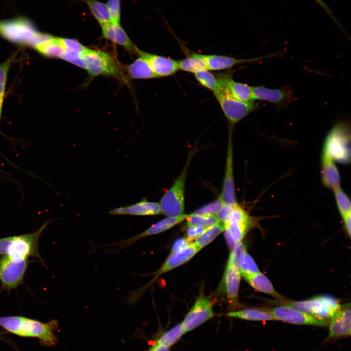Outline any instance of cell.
<instances>
[{
  "label": "cell",
  "instance_id": "cell-48",
  "mask_svg": "<svg viewBox=\"0 0 351 351\" xmlns=\"http://www.w3.org/2000/svg\"><path fill=\"white\" fill-rule=\"evenodd\" d=\"M224 235L227 242V244L231 250H232L234 249V248L236 246L237 244L234 242V241L232 239L231 237L230 236L227 230L224 229Z\"/></svg>",
  "mask_w": 351,
  "mask_h": 351
},
{
  "label": "cell",
  "instance_id": "cell-17",
  "mask_svg": "<svg viewBox=\"0 0 351 351\" xmlns=\"http://www.w3.org/2000/svg\"><path fill=\"white\" fill-rule=\"evenodd\" d=\"M232 136H229L227 151L225 173L222 190L220 196L224 203L233 205L236 203L233 168Z\"/></svg>",
  "mask_w": 351,
  "mask_h": 351
},
{
  "label": "cell",
  "instance_id": "cell-44",
  "mask_svg": "<svg viewBox=\"0 0 351 351\" xmlns=\"http://www.w3.org/2000/svg\"><path fill=\"white\" fill-rule=\"evenodd\" d=\"M205 228L206 227L202 226L188 227V229H187L186 238L189 242L197 238V237L204 231Z\"/></svg>",
  "mask_w": 351,
  "mask_h": 351
},
{
  "label": "cell",
  "instance_id": "cell-29",
  "mask_svg": "<svg viewBox=\"0 0 351 351\" xmlns=\"http://www.w3.org/2000/svg\"><path fill=\"white\" fill-rule=\"evenodd\" d=\"M80 0L87 5L91 14L100 25L112 22L106 4L97 0Z\"/></svg>",
  "mask_w": 351,
  "mask_h": 351
},
{
  "label": "cell",
  "instance_id": "cell-28",
  "mask_svg": "<svg viewBox=\"0 0 351 351\" xmlns=\"http://www.w3.org/2000/svg\"><path fill=\"white\" fill-rule=\"evenodd\" d=\"M178 64L179 70L186 72L194 73L197 71L207 70L205 55L195 52H191L185 58L178 61Z\"/></svg>",
  "mask_w": 351,
  "mask_h": 351
},
{
  "label": "cell",
  "instance_id": "cell-38",
  "mask_svg": "<svg viewBox=\"0 0 351 351\" xmlns=\"http://www.w3.org/2000/svg\"><path fill=\"white\" fill-rule=\"evenodd\" d=\"M223 203V202L219 196L216 200L198 209L192 213L194 214L203 216L216 215Z\"/></svg>",
  "mask_w": 351,
  "mask_h": 351
},
{
  "label": "cell",
  "instance_id": "cell-41",
  "mask_svg": "<svg viewBox=\"0 0 351 351\" xmlns=\"http://www.w3.org/2000/svg\"><path fill=\"white\" fill-rule=\"evenodd\" d=\"M65 51H70L82 54L86 47L78 40L64 38H59Z\"/></svg>",
  "mask_w": 351,
  "mask_h": 351
},
{
  "label": "cell",
  "instance_id": "cell-13",
  "mask_svg": "<svg viewBox=\"0 0 351 351\" xmlns=\"http://www.w3.org/2000/svg\"><path fill=\"white\" fill-rule=\"evenodd\" d=\"M214 315L211 301L202 295L189 311L181 324L186 333L202 325Z\"/></svg>",
  "mask_w": 351,
  "mask_h": 351
},
{
  "label": "cell",
  "instance_id": "cell-42",
  "mask_svg": "<svg viewBox=\"0 0 351 351\" xmlns=\"http://www.w3.org/2000/svg\"><path fill=\"white\" fill-rule=\"evenodd\" d=\"M82 54L78 52L65 51L61 58L77 66L85 69Z\"/></svg>",
  "mask_w": 351,
  "mask_h": 351
},
{
  "label": "cell",
  "instance_id": "cell-24",
  "mask_svg": "<svg viewBox=\"0 0 351 351\" xmlns=\"http://www.w3.org/2000/svg\"><path fill=\"white\" fill-rule=\"evenodd\" d=\"M243 277L250 286L257 291L281 300L284 299L275 290L269 279L260 271Z\"/></svg>",
  "mask_w": 351,
  "mask_h": 351
},
{
  "label": "cell",
  "instance_id": "cell-45",
  "mask_svg": "<svg viewBox=\"0 0 351 351\" xmlns=\"http://www.w3.org/2000/svg\"><path fill=\"white\" fill-rule=\"evenodd\" d=\"M189 243L190 242L186 238H179L176 239L172 245L171 254L186 247Z\"/></svg>",
  "mask_w": 351,
  "mask_h": 351
},
{
  "label": "cell",
  "instance_id": "cell-1",
  "mask_svg": "<svg viewBox=\"0 0 351 351\" xmlns=\"http://www.w3.org/2000/svg\"><path fill=\"white\" fill-rule=\"evenodd\" d=\"M0 326L7 333L18 336L37 338L43 346H54L57 343L54 332L58 323L55 320L42 322L21 316H0Z\"/></svg>",
  "mask_w": 351,
  "mask_h": 351
},
{
  "label": "cell",
  "instance_id": "cell-52",
  "mask_svg": "<svg viewBox=\"0 0 351 351\" xmlns=\"http://www.w3.org/2000/svg\"></svg>",
  "mask_w": 351,
  "mask_h": 351
},
{
  "label": "cell",
  "instance_id": "cell-6",
  "mask_svg": "<svg viewBox=\"0 0 351 351\" xmlns=\"http://www.w3.org/2000/svg\"><path fill=\"white\" fill-rule=\"evenodd\" d=\"M47 224L45 223L33 233L9 237L5 255L19 260H28L31 257H34L42 261L39 252V242L41 234Z\"/></svg>",
  "mask_w": 351,
  "mask_h": 351
},
{
  "label": "cell",
  "instance_id": "cell-3",
  "mask_svg": "<svg viewBox=\"0 0 351 351\" xmlns=\"http://www.w3.org/2000/svg\"><path fill=\"white\" fill-rule=\"evenodd\" d=\"M350 133L348 126L342 123L333 127L328 134L323 145L322 154L342 164L350 162Z\"/></svg>",
  "mask_w": 351,
  "mask_h": 351
},
{
  "label": "cell",
  "instance_id": "cell-23",
  "mask_svg": "<svg viewBox=\"0 0 351 351\" xmlns=\"http://www.w3.org/2000/svg\"><path fill=\"white\" fill-rule=\"evenodd\" d=\"M321 177L326 187L333 190L340 187V177L337 167L334 161L324 154L321 157Z\"/></svg>",
  "mask_w": 351,
  "mask_h": 351
},
{
  "label": "cell",
  "instance_id": "cell-12",
  "mask_svg": "<svg viewBox=\"0 0 351 351\" xmlns=\"http://www.w3.org/2000/svg\"><path fill=\"white\" fill-rule=\"evenodd\" d=\"M254 100H264L273 104L278 108H284L292 103L295 97L293 90L288 86L277 89L263 86L252 87Z\"/></svg>",
  "mask_w": 351,
  "mask_h": 351
},
{
  "label": "cell",
  "instance_id": "cell-31",
  "mask_svg": "<svg viewBox=\"0 0 351 351\" xmlns=\"http://www.w3.org/2000/svg\"><path fill=\"white\" fill-rule=\"evenodd\" d=\"M194 74L196 79L201 85L213 93L222 88L219 75H214L208 70L197 71Z\"/></svg>",
  "mask_w": 351,
  "mask_h": 351
},
{
  "label": "cell",
  "instance_id": "cell-11",
  "mask_svg": "<svg viewBox=\"0 0 351 351\" xmlns=\"http://www.w3.org/2000/svg\"><path fill=\"white\" fill-rule=\"evenodd\" d=\"M200 250L195 243H190L186 247L172 253L161 268L155 273L154 279L145 286L136 289L131 292L133 297L139 300L143 292L155 279L166 272L185 263L193 257Z\"/></svg>",
  "mask_w": 351,
  "mask_h": 351
},
{
  "label": "cell",
  "instance_id": "cell-16",
  "mask_svg": "<svg viewBox=\"0 0 351 351\" xmlns=\"http://www.w3.org/2000/svg\"><path fill=\"white\" fill-rule=\"evenodd\" d=\"M189 216V214H183L176 217H168L153 224L137 235L112 244L118 246V250L126 248L143 237L159 234L173 227L186 219Z\"/></svg>",
  "mask_w": 351,
  "mask_h": 351
},
{
  "label": "cell",
  "instance_id": "cell-8",
  "mask_svg": "<svg viewBox=\"0 0 351 351\" xmlns=\"http://www.w3.org/2000/svg\"><path fill=\"white\" fill-rule=\"evenodd\" d=\"M226 118L234 125L259 107V104L242 102L232 97L224 88L213 93Z\"/></svg>",
  "mask_w": 351,
  "mask_h": 351
},
{
  "label": "cell",
  "instance_id": "cell-40",
  "mask_svg": "<svg viewBox=\"0 0 351 351\" xmlns=\"http://www.w3.org/2000/svg\"><path fill=\"white\" fill-rule=\"evenodd\" d=\"M106 4L109 12L111 22L120 24V0H108Z\"/></svg>",
  "mask_w": 351,
  "mask_h": 351
},
{
  "label": "cell",
  "instance_id": "cell-15",
  "mask_svg": "<svg viewBox=\"0 0 351 351\" xmlns=\"http://www.w3.org/2000/svg\"><path fill=\"white\" fill-rule=\"evenodd\" d=\"M136 53L147 62L156 78L170 76L179 70L178 61L170 58L145 52L138 48Z\"/></svg>",
  "mask_w": 351,
  "mask_h": 351
},
{
  "label": "cell",
  "instance_id": "cell-35",
  "mask_svg": "<svg viewBox=\"0 0 351 351\" xmlns=\"http://www.w3.org/2000/svg\"><path fill=\"white\" fill-rule=\"evenodd\" d=\"M186 220H187V226L188 227L202 226L207 227L219 221L216 215L203 216L194 214L192 213L189 214V216Z\"/></svg>",
  "mask_w": 351,
  "mask_h": 351
},
{
  "label": "cell",
  "instance_id": "cell-9",
  "mask_svg": "<svg viewBox=\"0 0 351 351\" xmlns=\"http://www.w3.org/2000/svg\"><path fill=\"white\" fill-rule=\"evenodd\" d=\"M28 260L3 256L0 259V280L2 290H11L21 284L28 266Z\"/></svg>",
  "mask_w": 351,
  "mask_h": 351
},
{
  "label": "cell",
  "instance_id": "cell-19",
  "mask_svg": "<svg viewBox=\"0 0 351 351\" xmlns=\"http://www.w3.org/2000/svg\"><path fill=\"white\" fill-rule=\"evenodd\" d=\"M102 36L114 43L120 45L131 52H136L134 45L120 24L110 22L100 25Z\"/></svg>",
  "mask_w": 351,
  "mask_h": 351
},
{
  "label": "cell",
  "instance_id": "cell-46",
  "mask_svg": "<svg viewBox=\"0 0 351 351\" xmlns=\"http://www.w3.org/2000/svg\"><path fill=\"white\" fill-rule=\"evenodd\" d=\"M330 16L332 20L340 27L342 28L340 23H339L337 19L334 16L332 11L331 10L330 7L322 0H314Z\"/></svg>",
  "mask_w": 351,
  "mask_h": 351
},
{
  "label": "cell",
  "instance_id": "cell-27",
  "mask_svg": "<svg viewBox=\"0 0 351 351\" xmlns=\"http://www.w3.org/2000/svg\"><path fill=\"white\" fill-rule=\"evenodd\" d=\"M34 47L40 53L50 58H61L65 51L59 38L52 36L49 39Z\"/></svg>",
  "mask_w": 351,
  "mask_h": 351
},
{
  "label": "cell",
  "instance_id": "cell-5",
  "mask_svg": "<svg viewBox=\"0 0 351 351\" xmlns=\"http://www.w3.org/2000/svg\"><path fill=\"white\" fill-rule=\"evenodd\" d=\"M191 156H189L182 172L161 199V213L168 217H176L183 214L185 181Z\"/></svg>",
  "mask_w": 351,
  "mask_h": 351
},
{
  "label": "cell",
  "instance_id": "cell-7",
  "mask_svg": "<svg viewBox=\"0 0 351 351\" xmlns=\"http://www.w3.org/2000/svg\"><path fill=\"white\" fill-rule=\"evenodd\" d=\"M282 305L300 310L315 317L327 319L341 307L339 301L328 295H319L310 299L297 301H284Z\"/></svg>",
  "mask_w": 351,
  "mask_h": 351
},
{
  "label": "cell",
  "instance_id": "cell-21",
  "mask_svg": "<svg viewBox=\"0 0 351 351\" xmlns=\"http://www.w3.org/2000/svg\"><path fill=\"white\" fill-rule=\"evenodd\" d=\"M109 213L112 214L146 216L157 215L160 214L161 211L160 204L143 199L131 205L113 209Z\"/></svg>",
  "mask_w": 351,
  "mask_h": 351
},
{
  "label": "cell",
  "instance_id": "cell-14",
  "mask_svg": "<svg viewBox=\"0 0 351 351\" xmlns=\"http://www.w3.org/2000/svg\"><path fill=\"white\" fill-rule=\"evenodd\" d=\"M350 304L341 305L330 318L326 340L349 336L351 332Z\"/></svg>",
  "mask_w": 351,
  "mask_h": 351
},
{
  "label": "cell",
  "instance_id": "cell-43",
  "mask_svg": "<svg viewBox=\"0 0 351 351\" xmlns=\"http://www.w3.org/2000/svg\"><path fill=\"white\" fill-rule=\"evenodd\" d=\"M233 205L223 203L216 216L218 220L224 224L227 223L230 218Z\"/></svg>",
  "mask_w": 351,
  "mask_h": 351
},
{
  "label": "cell",
  "instance_id": "cell-10",
  "mask_svg": "<svg viewBox=\"0 0 351 351\" xmlns=\"http://www.w3.org/2000/svg\"><path fill=\"white\" fill-rule=\"evenodd\" d=\"M274 320L291 324L324 327L327 319L318 318L292 307L282 305L267 309Z\"/></svg>",
  "mask_w": 351,
  "mask_h": 351
},
{
  "label": "cell",
  "instance_id": "cell-37",
  "mask_svg": "<svg viewBox=\"0 0 351 351\" xmlns=\"http://www.w3.org/2000/svg\"><path fill=\"white\" fill-rule=\"evenodd\" d=\"M227 265L236 269L240 272V263L244 253L246 251L244 244L240 242L232 250Z\"/></svg>",
  "mask_w": 351,
  "mask_h": 351
},
{
  "label": "cell",
  "instance_id": "cell-36",
  "mask_svg": "<svg viewBox=\"0 0 351 351\" xmlns=\"http://www.w3.org/2000/svg\"><path fill=\"white\" fill-rule=\"evenodd\" d=\"M259 269L253 258L246 251L240 263V273L243 277L259 272Z\"/></svg>",
  "mask_w": 351,
  "mask_h": 351
},
{
  "label": "cell",
  "instance_id": "cell-32",
  "mask_svg": "<svg viewBox=\"0 0 351 351\" xmlns=\"http://www.w3.org/2000/svg\"><path fill=\"white\" fill-rule=\"evenodd\" d=\"M224 229V224L220 221L206 227L197 237L195 244L201 250L214 239Z\"/></svg>",
  "mask_w": 351,
  "mask_h": 351
},
{
  "label": "cell",
  "instance_id": "cell-20",
  "mask_svg": "<svg viewBox=\"0 0 351 351\" xmlns=\"http://www.w3.org/2000/svg\"><path fill=\"white\" fill-rule=\"evenodd\" d=\"M222 88H224L232 97L242 102L254 101L253 97L252 87L234 81L230 74H219Z\"/></svg>",
  "mask_w": 351,
  "mask_h": 351
},
{
  "label": "cell",
  "instance_id": "cell-2",
  "mask_svg": "<svg viewBox=\"0 0 351 351\" xmlns=\"http://www.w3.org/2000/svg\"><path fill=\"white\" fill-rule=\"evenodd\" d=\"M0 35L13 43L33 47L52 36L38 32L30 20L23 18L0 21Z\"/></svg>",
  "mask_w": 351,
  "mask_h": 351
},
{
  "label": "cell",
  "instance_id": "cell-22",
  "mask_svg": "<svg viewBox=\"0 0 351 351\" xmlns=\"http://www.w3.org/2000/svg\"><path fill=\"white\" fill-rule=\"evenodd\" d=\"M240 279L241 274L238 270L226 265L221 286L231 303L237 302Z\"/></svg>",
  "mask_w": 351,
  "mask_h": 351
},
{
  "label": "cell",
  "instance_id": "cell-34",
  "mask_svg": "<svg viewBox=\"0 0 351 351\" xmlns=\"http://www.w3.org/2000/svg\"><path fill=\"white\" fill-rule=\"evenodd\" d=\"M340 214L342 217L351 214V203L345 193L339 187L333 190Z\"/></svg>",
  "mask_w": 351,
  "mask_h": 351
},
{
  "label": "cell",
  "instance_id": "cell-25",
  "mask_svg": "<svg viewBox=\"0 0 351 351\" xmlns=\"http://www.w3.org/2000/svg\"><path fill=\"white\" fill-rule=\"evenodd\" d=\"M226 315L249 321H265L274 320L267 310L258 308H247L229 312Z\"/></svg>",
  "mask_w": 351,
  "mask_h": 351
},
{
  "label": "cell",
  "instance_id": "cell-26",
  "mask_svg": "<svg viewBox=\"0 0 351 351\" xmlns=\"http://www.w3.org/2000/svg\"><path fill=\"white\" fill-rule=\"evenodd\" d=\"M126 70L131 79H145L156 78L147 62L140 56L127 66Z\"/></svg>",
  "mask_w": 351,
  "mask_h": 351
},
{
  "label": "cell",
  "instance_id": "cell-47",
  "mask_svg": "<svg viewBox=\"0 0 351 351\" xmlns=\"http://www.w3.org/2000/svg\"><path fill=\"white\" fill-rule=\"evenodd\" d=\"M351 214H348L345 216L342 217L343 222L344 224L345 228L346 230L347 233L349 237L351 236Z\"/></svg>",
  "mask_w": 351,
  "mask_h": 351
},
{
  "label": "cell",
  "instance_id": "cell-51",
  "mask_svg": "<svg viewBox=\"0 0 351 351\" xmlns=\"http://www.w3.org/2000/svg\"><path fill=\"white\" fill-rule=\"evenodd\" d=\"M2 108V106L0 104V118L1 114Z\"/></svg>",
  "mask_w": 351,
  "mask_h": 351
},
{
  "label": "cell",
  "instance_id": "cell-4",
  "mask_svg": "<svg viewBox=\"0 0 351 351\" xmlns=\"http://www.w3.org/2000/svg\"><path fill=\"white\" fill-rule=\"evenodd\" d=\"M86 69L92 77L109 76L121 80L125 78L117 61L107 52L86 47L82 54Z\"/></svg>",
  "mask_w": 351,
  "mask_h": 351
},
{
  "label": "cell",
  "instance_id": "cell-39",
  "mask_svg": "<svg viewBox=\"0 0 351 351\" xmlns=\"http://www.w3.org/2000/svg\"><path fill=\"white\" fill-rule=\"evenodd\" d=\"M11 58L0 63V104L2 106L9 69L12 63Z\"/></svg>",
  "mask_w": 351,
  "mask_h": 351
},
{
  "label": "cell",
  "instance_id": "cell-50",
  "mask_svg": "<svg viewBox=\"0 0 351 351\" xmlns=\"http://www.w3.org/2000/svg\"><path fill=\"white\" fill-rule=\"evenodd\" d=\"M7 333V332L0 331V340L8 342L9 340L6 338V337L4 335Z\"/></svg>",
  "mask_w": 351,
  "mask_h": 351
},
{
  "label": "cell",
  "instance_id": "cell-49",
  "mask_svg": "<svg viewBox=\"0 0 351 351\" xmlns=\"http://www.w3.org/2000/svg\"><path fill=\"white\" fill-rule=\"evenodd\" d=\"M149 351H170L169 348L156 343Z\"/></svg>",
  "mask_w": 351,
  "mask_h": 351
},
{
  "label": "cell",
  "instance_id": "cell-30",
  "mask_svg": "<svg viewBox=\"0 0 351 351\" xmlns=\"http://www.w3.org/2000/svg\"><path fill=\"white\" fill-rule=\"evenodd\" d=\"M253 219L247 221H229L224 224L232 239L236 244L241 242L248 230L253 225Z\"/></svg>",
  "mask_w": 351,
  "mask_h": 351
},
{
  "label": "cell",
  "instance_id": "cell-18",
  "mask_svg": "<svg viewBox=\"0 0 351 351\" xmlns=\"http://www.w3.org/2000/svg\"><path fill=\"white\" fill-rule=\"evenodd\" d=\"M204 55L207 70L217 71L227 69L240 64L256 62L265 58L273 57L274 56V54L246 59H240L234 57L216 54Z\"/></svg>",
  "mask_w": 351,
  "mask_h": 351
},
{
  "label": "cell",
  "instance_id": "cell-33",
  "mask_svg": "<svg viewBox=\"0 0 351 351\" xmlns=\"http://www.w3.org/2000/svg\"><path fill=\"white\" fill-rule=\"evenodd\" d=\"M185 333L181 323L178 324L163 333L156 343L170 348Z\"/></svg>",
  "mask_w": 351,
  "mask_h": 351
}]
</instances>
